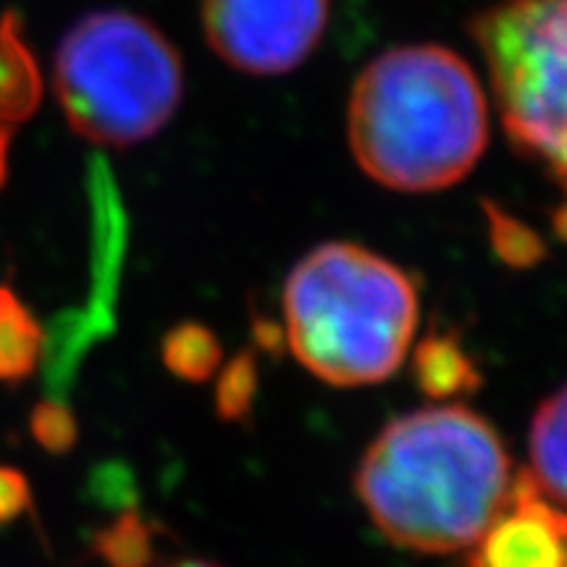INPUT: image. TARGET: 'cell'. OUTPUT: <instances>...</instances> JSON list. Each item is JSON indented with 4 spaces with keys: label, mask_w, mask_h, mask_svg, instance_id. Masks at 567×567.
Returning a JSON list of instances; mask_svg holds the SVG:
<instances>
[{
    "label": "cell",
    "mask_w": 567,
    "mask_h": 567,
    "mask_svg": "<svg viewBox=\"0 0 567 567\" xmlns=\"http://www.w3.org/2000/svg\"><path fill=\"white\" fill-rule=\"evenodd\" d=\"M329 21V0H203L208 45L234 69L281 74L308 59Z\"/></svg>",
    "instance_id": "8992f818"
},
{
    "label": "cell",
    "mask_w": 567,
    "mask_h": 567,
    "mask_svg": "<svg viewBox=\"0 0 567 567\" xmlns=\"http://www.w3.org/2000/svg\"><path fill=\"white\" fill-rule=\"evenodd\" d=\"M142 567H218L205 563V559L197 557H179V555H161V549H155V555L151 557V563H145Z\"/></svg>",
    "instance_id": "e0dca14e"
},
{
    "label": "cell",
    "mask_w": 567,
    "mask_h": 567,
    "mask_svg": "<svg viewBox=\"0 0 567 567\" xmlns=\"http://www.w3.org/2000/svg\"><path fill=\"white\" fill-rule=\"evenodd\" d=\"M415 326V284L365 247H316L284 287L289 350L329 384L363 386L389 379L405 360Z\"/></svg>",
    "instance_id": "3957f363"
},
{
    "label": "cell",
    "mask_w": 567,
    "mask_h": 567,
    "mask_svg": "<svg viewBox=\"0 0 567 567\" xmlns=\"http://www.w3.org/2000/svg\"><path fill=\"white\" fill-rule=\"evenodd\" d=\"M40 329L9 292H0V379L30 373L40 354Z\"/></svg>",
    "instance_id": "8fae6325"
},
{
    "label": "cell",
    "mask_w": 567,
    "mask_h": 567,
    "mask_svg": "<svg viewBox=\"0 0 567 567\" xmlns=\"http://www.w3.org/2000/svg\"><path fill=\"white\" fill-rule=\"evenodd\" d=\"M473 38L509 140L565 195L567 237V0H505L473 21Z\"/></svg>",
    "instance_id": "5b68a950"
},
{
    "label": "cell",
    "mask_w": 567,
    "mask_h": 567,
    "mask_svg": "<svg viewBox=\"0 0 567 567\" xmlns=\"http://www.w3.org/2000/svg\"><path fill=\"white\" fill-rule=\"evenodd\" d=\"M471 567H567V513L547 505L523 471L509 505L473 544Z\"/></svg>",
    "instance_id": "52a82bcc"
},
{
    "label": "cell",
    "mask_w": 567,
    "mask_h": 567,
    "mask_svg": "<svg viewBox=\"0 0 567 567\" xmlns=\"http://www.w3.org/2000/svg\"><path fill=\"white\" fill-rule=\"evenodd\" d=\"M95 549L109 567H142L158 549V530L137 513H124L97 534Z\"/></svg>",
    "instance_id": "7c38bea8"
},
{
    "label": "cell",
    "mask_w": 567,
    "mask_h": 567,
    "mask_svg": "<svg viewBox=\"0 0 567 567\" xmlns=\"http://www.w3.org/2000/svg\"><path fill=\"white\" fill-rule=\"evenodd\" d=\"M255 363L250 354H239L226 368L216 389V410L224 421H243L255 400Z\"/></svg>",
    "instance_id": "5bb4252c"
},
{
    "label": "cell",
    "mask_w": 567,
    "mask_h": 567,
    "mask_svg": "<svg viewBox=\"0 0 567 567\" xmlns=\"http://www.w3.org/2000/svg\"><path fill=\"white\" fill-rule=\"evenodd\" d=\"M528 476L544 499L567 513V384L534 415Z\"/></svg>",
    "instance_id": "9c48e42d"
},
{
    "label": "cell",
    "mask_w": 567,
    "mask_h": 567,
    "mask_svg": "<svg viewBox=\"0 0 567 567\" xmlns=\"http://www.w3.org/2000/svg\"><path fill=\"white\" fill-rule=\"evenodd\" d=\"M182 61L153 24L101 11L71 27L55 55V90L69 124L97 145L153 137L182 101Z\"/></svg>",
    "instance_id": "277c9868"
},
{
    "label": "cell",
    "mask_w": 567,
    "mask_h": 567,
    "mask_svg": "<svg viewBox=\"0 0 567 567\" xmlns=\"http://www.w3.org/2000/svg\"><path fill=\"white\" fill-rule=\"evenodd\" d=\"M40 97V76L30 48L21 40L19 21L0 19V182L13 130L34 111Z\"/></svg>",
    "instance_id": "ba28073f"
},
{
    "label": "cell",
    "mask_w": 567,
    "mask_h": 567,
    "mask_svg": "<svg viewBox=\"0 0 567 567\" xmlns=\"http://www.w3.org/2000/svg\"><path fill=\"white\" fill-rule=\"evenodd\" d=\"M27 505V486L19 473L3 471L0 467V523L19 515L21 507Z\"/></svg>",
    "instance_id": "2e32d148"
},
{
    "label": "cell",
    "mask_w": 567,
    "mask_h": 567,
    "mask_svg": "<svg viewBox=\"0 0 567 567\" xmlns=\"http://www.w3.org/2000/svg\"><path fill=\"white\" fill-rule=\"evenodd\" d=\"M347 137L371 179L400 193H434L471 174L484 155L486 95L446 48H394L354 82Z\"/></svg>",
    "instance_id": "7a4b0ae2"
},
{
    "label": "cell",
    "mask_w": 567,
    "mask_h": 567,
    "mask_svg": "<svg viewBox=\"0 0 567 567\" xmlns=\"http://www.w3.org/2000/svg\"><path fill=\"white\" fill-rule=\"evenodd\" d=\"M417 386L431 400H446L473 392L481 384V375L465 352L450 339H425L415 354Z\"/></svg>",
    "instance_id": "30bf717a"
},
{
    "label": "cell",
    "mask_w": 567,
    "mask_h": 567,
    "mask_svg": "<svg viewBox=\"0 0 567 567\" xmlns=\"http://www.w3.org/2000/svg\"><path fill=\"white\" fill-rule=\"evenodd\" d=\"M34 431H38L40 442L53 446V450H63V446L74 442V421H71V415L59 405H42L38 410Z\"/></svg>",
    "instance_id": "9a60e30c"
},
{
    "label": "cell",
    "mask_w": 567,
    "mask_h": 567,
    "mask_svg": "<svg viewBox=\"0 0 567 567\" xmlns=\"http://www.w3.org/2000/svg\"><path fill=\"white\" fill-rule=\"evenodd\" d=\"M509 457L496 431L460 405L396 417L368 446L358 494L389 542L425 555L473 547L509 505Z\"/></svg>",
    "instance_id": "6da1fadb"
},
{
    "label": "cell",
    "mask_w": 567,
    "mask_h": 567,
    "mask_svg": "<svg viewBox=\"0 0 567 567\" xmlns=\"http://www.w3.org/2000/svg\"><path fill=\"white\" fill-rule=\"evenodd\" d=\"M163 358H166V365L182 379L203 381L216 371L221 352H218L216 339L200 326H182L166 339Z\"/></svg>",
    "instance_id": "4fadbf2b"
}]
</instances>
